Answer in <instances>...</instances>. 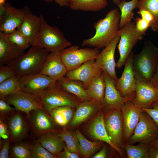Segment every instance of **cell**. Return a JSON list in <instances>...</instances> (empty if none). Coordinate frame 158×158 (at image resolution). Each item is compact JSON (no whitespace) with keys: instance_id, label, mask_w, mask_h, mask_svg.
Returning a JSON list of instances; mask_svg holds the SVG:
<instances>
[{"instance_id":"cell-1","label":"cell","mask_w":158,"mask_h":158,"mask_svg":"<svg viewBox=\"0 0 158 158\" xmlns=\"http://www.w3.org/2000/svg\"><path fill=\"white\" fill-rule=\"evenodd\" d=\"M120 17V13L117 8L110 11L105 17L95 23V35L91 38L84 40L82 46L99 49L104 48L117 36Z\"/></svg>"},{"instance_id":"cell-2","label":"cell","mask_w":158,"mask_h":158,"mask_svg":"<svg viewBox=\"0 0 158 158\" xmlns=\"http://www.w3.org/2000/svg\"><path fill=\"white\" fill-rule=\"evenodd\" d=\"M158 65V47L147 41L139 54L134 55L133 68L136 79L150 82Z\"/></svg>"},{"instance_id":"cell-3","label":"cell","mask_w":158,"mask_h":158,"mask_svg":"<svg viewBox=\"0 0 158 158\" xmlns=\"http://www.w3.org/2000/svg\"><path fill=\"white\" fill-rule=\"evenodd\" d=\"M40 16L41 19L40 29L33 45L44 48L49 53H59L72 45L71 43L58 28L49 24L42 15Z\"/></svg>"},{"instance_id":"cell-4","label":"cell","mask_w":158,"mask_h":158,"mask_svg":"<svg viewBox=\"0 0 158 158\" xmlns=\"http://www.w3.org/2000/svg\"><path fill=\"white\" fill-rule=\"evenodd\" d=\"M41 107L46 112L61 106H77L81 100L64 90L56 82L35 96Z\"/></svg>"},{"instance_id":"cell-5","label":"cell","mask_w":158,"mask_h":158,"mask_svg":"<svg viewBox=\"0 0 158 158\" xmlns=\"http://www.w3.org/2000/svg\"><path fill=\"white\" fill-rule=\"evenodd\" d=\"M49 53L44 48L32 46L27 53L9 64L13 67L19 76L38 73Z\"/></svg>"},{"instance_id":"cell-6","label":"cell","mask_w":158,"mask_h":158,"mask_svg":"<svg viewBox=\"0 0 158 158\" xmlns=\"http://www.w3.org/2000/svg\"><path fill=\"white\" fill-rule=\"evenodd\" d=\"M117 35L119 36L120 39L117 45L119 57L116 67L120 68L124 65L133 47L139 41L143 39V35L138 32L135 23L132 21L119 29Z\"/></svg>"},{"instance_id":"cell-7","label":"cell","mask_w":158,"mask_h":158,"mask_svg":"<svg viewBox=\"0 0 158 158\" xmlns=\"http://www.w3.org/2000/svg\"><path fill=\"white\" fill-rule=\"evenodd\" d=\"M100 51L97 48L80 49L79 46L74 45L63 49L60 55L68 71L78 68L88 60L95 59Z\"/></svg>"},{"instance_id":"cell-8","label":"cell","mask_w":158,"mask_h":158,"mask_svg":"<svg viewBox=\"0 0 158 158\" xmlns=\"http://www.w3.org/2000/svg\"><path fill=\"white\" fill-rule=\"evenodd\" d=\"M158 138V128L151 117L143 111L139 122L128 143L134 144L137 142L149 145Z\"/></svg>"},{"instance_id":"cell-9","label":"cell","mask_w":158,"mask_h":158,"mask_svg":"<svg viewBox=\"0 0 158 158\" xmlns=\"http://www.w3.org/2000/svg\"><path fill=\"white\" fill-rule=\"evenodd\" d=\"M104 114L106 129L112 142L118 147L124 149L123 121L120 109L107 110Z\"/></svg>"},{"instance_id":"cell-10","label":"cell","mask_w":158,"mask_h":158,"mask_svg":"<svg viewBox=\"0 0 158 158\" xmlns=\"http://www.w3.org/2000/svg\"><path fill=\"white\" fill-rule=\"evenodd\" d=\"M120 39V36L117 35L100 51L95 59L96 66L109 75L115 83L118 78L115 71V53Z\"/></svg>"},{"instance_id":"cell-11","label":"cell","mask_w":158,"mask_h":158,"mask_svg":"<svg viewBox=\"0 0 158 158\" xmlns=\"http://www.w3.org/2000/svg\"><path fill=\"white\" fill-rule=\"evenodd\" d=\"M56 82L40 73L30 74L20 76L19 87L21 90L36 96Z\"/></svg>"},{"instance_id":"cell-12","label":"cell","mask_w":158,"mask_h":158,"mask_svg":"<svg viewBox=\"0 0 158 158\" xmlns=\"http://www.w3.org/2000/svg\"><path fill=\"white\" fill-rule=\"evenodd\" d=\"M132 51L124 64L121 77L115 83V87L123 97H130L134 99L135 95L136 79L133 68L134 56Z\"/></svg>"},{"instance_id":"cell-13","label":"cell","mask_w":158,"mask_h":158,"mask_svg":"<svg viewBox=\"0 0 158 158\" xmlns=\"http://www.w3.org/2000/svg\"><path fill=\"white\" fill-rule=\"evenodd\" d=\"M4 5L6 11L4 17L0 21V31L8 34L17 29L27 15L31 11L27 6L18 9L9 3L5 2Z\"/></svg>"},{"instance_id":"cell-14","label":"cell","mask_w":158,"mask_h":158,"mask_svg":"<svg viewBox=\"0 0 158 158\" xmlns=\"http://www.w3.org/2000/svg\"><path fill=\"white\" fill-rule=\"evenodd\" d=\"M120 109L123 121L124 142L126 143L133 135L143 110L132 100L124 103Z\"/></svg>"},{"instance_id":"cell-15","label":"cell","mask_w":158,"mask_h":158,"mask_svg":"<svg viewBox=\"0 0 158 158\" xmlns=\"http://www.w3.org/2000/svg\"><path fill=\"white\" fill-rule=\"evenodd\" d=\"M4 99L9 104L13 105L16 110L25 113L28 116L32 111L41 108L35 95L21 90Z\"/></svg>"},{"instance_id":"cell-16","label":"cell","mask_w":158,"mask_h":158,"mask_svg":"<svg viewBox=\"0 0 158 158\" xmlns=\"http://www.w3.org/2000/svg\"><path fill=\"white\" fill-rule=\"evenodd\" d=\"M136 79L135 95L132 100L141 108L150 107L152 104L158 99V88L150 81Z\"/></svg>"},{"instance_id":"cell-17","label":"cell","mask_w":158,"mask_h":158,"mask_svg":"<svg viewBox=\"0 0 158 158\" xmlns=\"http://www.w3.org/2000/svg\"><path fill=\"white\" fill-rule=\"evenodd\" d=\"M104 74L105 88L102 105L103 108L107 110L120 109L124 103L134 99L130 97H123L116 88L113 80L109 75Z\"/></svg>"},{"instance_id":"cell-18","label":"cell","mask_w":158,"mask_h":158,"mask_svg":"<svg viewBox=\"0 0 158 158\" xmlns=\"http://www.w3.org/2000/svg\"><path fill=\"white\" fill-rule=\"evenodd\" d=\"M67 71L60 53L50 52L47 56L39 73L56 81L65 76Z\"/></svg>"},{"instance_id":"cell-19","label":"cell","mask_w":158,"mask_h":158,"mask_svg":"<svg viewBox=\"0 0 158 158\" xmlns=\"http://www.w3.org/2000/svg\"><path fill=\"white\" fill-rule=\"evenodd\" d=\"M95 59L88 60L78 68L68 71L65 76L82 82L86 89L93 79L102 72L96 66Z\"/></svg>"},{"instance_id":"cell-20","label":"cell","mask_w":158,"mask_h":158,"mask_svg":"<svg viewBox=\"0 0 158 158\" xmlns=\"http://www.w3.org/2000/svg\"><path fill=\"white\" fill-rule=\"evenodd\" d=\"M88 131L90 136L93 139L106 142L116 150L121 156H126L123 149L116 146L111 140L105 126L103 112L99 113L91 122Z\"/></svg>"},{"instance_id":"cell-21","label":"cell","mask_w":158,"mask_h":158,"mask_svg":"<svg viewBox=\"0 0 158 158\" xmlns=\"http://www.w3.org/2000/svg\"><path fill=\"white\" fill-rule=\"evenodd\" d=\"M24 51L0 31V66L10 64L24 54Z\"/></svg>"},{"instance_id":"cell-22","label":"cell","mask_w":158,"mask_h":158,"mask_svg":"<svg viewBox=\"0 0 158 158\" xmlns=\"http://www.w3.org/2000/svg\"><path fill=\"white\" fill-rule=\"evenodd\" d=\"M41 24L40 16H37L31 11L27 15L23 22L17 29L26 38L32 46L38 35Z\"/></svg>"},{"instance_id":"cell-23","label":"cell","mask_w":158,"mask_h":158,"mask_svg":"<svg viewBox=\"0 0 158 158\" xmlns=\"http://www.w3.org/2000/svg\"><path fill=\"white\" fill-rule=\"evenodd\" d=\"M31 121L32 127L39 134L51 132L54 130L52 118L41 108L32 111Z\"/></svg>"},{"instance_id":"cell-24","label":"cell","mask_w":158,"mask_h":158,"mask_svg":"<svg viewBox=\"0 0 158 158\" xmlns=\"http://www.w3.org/2000/svg\"><path fill=\"white\" fill-rule=\"evenodd\" d=\"M8 126L11 140L18 142L26 136L28 131L27 125L21 114L17 113L12 115L8 121Z\"/></svg>"},{"instance_id":"cell-25","label":"cell","mask_w":158,"mask_h":158,"mask_svg":"<svg viewBox=\"0 0 158 158\" xmlns=\"http://www.w3.org/2000/svg\"><path fill=\"white\" fill-rule=\"evenodd\" d=\"M65 91L82 101L91 99L88 95L83 83L64 76L56 81Z\"/></svg>"},{"instance_id":"cell-26","label":"cell","mask_w":158,"mask_h":158,"mask_svg":"<svg viewBox=\"0 0 158 158\" xmlns=\"http://www.w3.org/2000/svg\"><path fill=\"white\" fill-rule=\"evenodd\" d=\"M102 108V105L92 99L81 102L77 106L71 125L78 124L85 120L95 109Z\"/></svg>"},{"instance_id":"cell-27","label":"cell","mask_w":158,"mask_h":158,"mask_svg":"<svg viewBox=\"0 0 158 158\" xmlns=\"http://www.w3.org/2000/svg\"><path fill=\"white\" fill-rule=\"evenodd\" d=\"M105 88L104 74L102 72L93 79L86 88V90L91 99L102 105Z\"/></svg>"},{"instance_id":"cell-28","label":"cell","mask_w":158,"mask_h":158,"mask_svg":"<svg viewBox=\"0 0 158 158\" xmlns=\"http://www.w3.org/2000/svg\"><path fill=\"white\" fill-rule=\"evenodd\" d=\"M37 141L49 152L56 155L61 152L64 147L63 141L60 137L51 132L40 134Z\"/></svg>"},{"instance_id":"cell-29","label":"cell","mask_w":158,"mask_h":158,"mask_svg":"<svg viewBox=\"0 0 158 158\" xmlns=\"http://www.w3.org/2000/svg\"><path fill=\"white\" fill-rule=\"evenodd\" d=\"M107 4V0H71L69 6L72 10L94 12L104 9Z\"/></svg>"},{"instance_id":"cell-30","label":"cell","mask_w":158,"mask_h":158,"mask_svg":"<svg viewBox=\"0 0 158 158\" xmlns=\"http://www.w3.org/2000/svg\"><path fill=\"white\" fill-rule=\"evenodd\" d=\"M72 108L68 106L59 107L53 109L49 113L56 124L64 127L71 120L73 114Z\"/></svg>"},{"instance_id":"cell-31","label":"cell","mask_w":158,"mask_h":158,"mask_svg":"<svg viewBox=\"0 0 158 158\" xmlns=\"http://www.w3.org/2000/svg\"><path fill=\"white\" fill-rule=\"evenodd\" d=\"M138 0L127 1L126 0H122L117 5L121 12L119 29L123 28L131 21L134 17L133 10L136 8Z\"/></svg>"},{"instance_id":"cell-32","label":"cell","mask_w":158,"mask_h":158,"mask_svg":"<svg viewBox=\"0 0 158 158\" xmlns=\"http://www.w3.org/2000/svg\"><path fill=\"white\" fill-rule=\"evenodd\" d=\"M79 142V153L84 158H89L102 146L100 142L92 141L87 140L77 130L75 133Z\"/></svg>"},{"instance_id":"cell-33","label":"cell","mask_w":158,"mask_h":158,"mask_svg":"<svg viewBox=\"0 0 158 158\" xmlns=\"http://www.w3.org/2000/svg\"><path fill=\"white\" fill-rule=\"evenodd\" d=\"M149 145L139 143L134 145L125 143L123 148L128 158H149Z\"/></svg>"},{"instance_id":"cell-34","label":"cell","mask_w":158,"mask_h":158,"mask_svg":"<svg viewBox=\"0 0 158 158\" xmlns=\"http://www.w3.org/2000/svg\"><path fill=\"white\" fill-rule=\"evenodd\" d=\"M20 76L16 75L0 83V98L4 99L19 90Z\"/></svg>"},{"instance_id":"cell-35","label":"cell","mask_w":158,"mask_h":158,"mask_svg":"<svg viewBox=\"0 0 158 158\" xmlns=\"http://www.w3.org/2000/svg\"><path fill=\"white\" fill-rule=\"evenodd\" d=\"M58 135L65 142V147L68 150L79 154V142L75 134L64 130Z\"/></svg>"},{"instance_id":"cell-36","label":"cell","mask_w":158,"mask_h":158,"mask_svg":"<svg viewBox=\"0 0 158 158\" xmlns=\"http://www.w3.org/2000/svg\"><path fill=\"white\" fill-rule=\"evenodd\" d=\"M136 8L139 10H145L150 12L158 24V0H139Z\"/></svg>"},{"instance_id":"cell-37","label":"cell","mask_w":158,"mask_h":158,"mask_svg":"<svg viewBox=\"0 0 158 158\" xmlns=\"http://www.w3.org/2000/svg\"><path fill=\"white\" fill-rule=\"evenodd\" d=\"M6 35L10 41L24 51L31 46L26 38L17 29Z\"/></svg>"},{"instance_id":"cell-38","label":"cell","mask_w":158,"mask_h":158,"mask_svg":"<svg viewBox=\"0 0 158 158\" xmlns=\"http://www.w3.org/2000/svg\"><path fill=\"white\" fill-rule=\"evenodd\" d=\"M32 158H56L57 156L49 152L38 142L30 145Z\"/></svg>"},{"instance_id":"cell-39","label":"cell","mask_w":158,"mask_h":158,"mask_svg":"<svg viewBox=\"0 0 158 158\" xmlns=\"http://www.w3.org/2000/svg\"><path fill=\"white\" fill-rule=\"evenodd\" d=\"M11 154L15 158H32L30 145L25 143H18L13 146Z\"/></svg>"},{"instance_id":"cell-40","label":"cell","mask_w":158,"mask_h":158,"mask_svg":"<svg viewBox=\"0 0 158 158\" xmlns=\"http://www.w3.org/2000/svg\"><path fill=\"white\" fill-rule=\"evenodd\" d=\"M16 75V72L11 65L8 64L0 66V83Z\"/></svg>"},{"instance_id":"cell-41","label":"cell","mask_w":158,"mask_h":158,"mask_svg":"<svg viewBox=\"0 0 158 158\" xmlns=\"http://www.w3.org/2000/svg\"><path fill=\"white\" fill-rule=\"evenodd\" d=\"M138 13L141 18L148 22L150 24V28L154 32H157L158 30V24L155 20L153 15L149 11L144 9H139Z\"/></svg>"},{"instance_id":"cell-42","label":"cell","mask_w":158,"mask_h":158,"mask_svg":"<svg viewBox=\"0 0 158 158\" xmlns=\"http://www.w3.org/2000/svg\"><path fill=\"white\" fill-rule=\"evenodd\" d=\"M153 120L158 128V101L154 102L150 108H141Z\"/></svg>"},{"instance_id":"cell-43","label":"cell","mask_w":158,"mask_h":158,"mask_svg":"<svg viewBox=\"0 0 158 158\" xmlns=\"http://www.w3.org/2000/svg\"><path fill=\"white\" fill-rule=\"evenodd\" d=\"M135 24L137 30L143 35L145 34V32L148 28L150 27V23L141 18H137Z\"/></svg>"},{"instance_id":"cell-44","label":"cell","mask_w":158,"mask_h":158,"mask_svg":"<svg viewBox=\"0 0 158 158\" xmlns=\"http://www.w3.org/2000/svg\"><path fill=\"white\" fill-rule=\"evenodd\" d=\"M10 133L8 125L0 118V139L6 140L9 138Z\"/></svg>"},{"instance_id":"cell-45","label":"cell","mask_w":158,"mask_h":158,"mask_svg":"<svg viewBox=\"0 0 158 158\" xmlns=\"http://www.w3.org/2000/svg\"><path fill=\"white\" fill-rule=\"evenodd\" d=\"M16 110L15 108L11 107L5 100L2 98L0 99V112L3 114Z\"/></svg>"},{"instance_id":"cell-46","label":"cell","mask_w":158,"mask_h":158,"mask_svg":"<svg viewBox=\"0 0 158 158\" xmlns=\"http://www.w3.org/2000/svg\"><path fill=\"white\" fill-rule=\"evenodd\" d=\"M64 150L56 155L57 157L60 158H78L79 156L77 153L72 152L68 150L64 146Z\"/></svg>"},{"instance_id":"cell-47","label":"cell","mask_w":158,"mask_h":158,"mask_svg":"<svg viewBox=\"0 0 158 158\" xmlns=\"http://www.w3.org/2000/svg\"><path fill=\"white\" fill-rule=\"evenodd\" d=\"M11 139L6 140L0 152V158H7L8 156Z\"/></svg>"},{"instance_id":"cell-48","label":"cell","mask_w":158,"mask_h":158,"mask_svg":"<svg viewBox=\"0 0 158 158\" xmlns=\"http://www.w3.org/2000/svg\"><path fill=\"white\" fill-rule=\"evenodd\" d=\"M149 158H158V147H150Z\"/></svg>"},{"instance_id":"cell-49","label":"cell","mask_w":158,"mask_h":158,"mask_svg":"<svg viewBox=\"0 0 158 158\" xmlns=\"http://www.w3.org/2000/svg\"><path fill=\"white\" fill-rule=\"evenodd\" d=\"M106 149L105 147H103L101 150L96 153L93 158H105L106 157Z\"/></svg>"},{"instance_id":"cell-50","label":"cell","mask_w":158,"mask_h":158,"mask_svg":"<svg viewBox=\"0 0 158 158\" xmlns=\"http://www.w3.org/2000/svg\"><path fill=\"white\" fill-rule=\"evenodd\" d=\"M150 81L154 86L158 88V65L153 76Z\"/></svg>"},{"instance_id":"cell-51","label":"cell","mask_w":158,"mask_h":158,"mask_svg":"<svg viewBox=\"0 0 158 158\" xmlns=\"http://www.w3.org/2000/svg\"><path fill=\"white\" fill-rule=\"evenodd\" d=\"M60 6H69L71 0H54Z\"/></svg>"},{"instance_id":"cell-52","label":"cell","mask_w":158,"mask_h":158,"mask_svg":"<svg viewBox=\"0 0 158 158\" xmlns=\"http://www.w3.org/2000/svg\"><path fill=\"white\" fill-rule=\"evenodd\" d=\"M5 11L6 8L4 5H0V21L4 17Z\"/></svg>"},{"instance_id":"cell-53","label":"cell","mask_w":158,"mask_h":158,"mask_svg":"<svg viewBox=\"0 0 158 158\" xmlns=\"http://www.w3.org/2000/svg\"><path fill=\"white\" fill-rule=\"evenodd\" d=\"M149 146L150 147H158V138L152 142Z\"/></svg>"},{"instance_id":"cell-54","label":"cell","mask_w":158,"mask_h":158,"mask_svg":"<svg viewBox=\"0 0 158 158\" xmlns=\"http://www.w3.org/2000/svg\"><path fill=\"white\" fill-rule=\"evenodd\" d=\"M114 3L116 4L117 5L120 2V0H112Z\"/></svg>"},{"instance_id":"cell-55","label":"cell","mask_w":158,"mask_h":158,"mask_svg":"<svg viewBox=\"0 0 158 158\" xmlns=\"http://www.w3.org/2000/svg\"><path fill=\"white\" fill-rule=\"evenodd\" d=\"M6 0H0V5L4 4Z\"/></svg>"},{"instance_id":"cell-56","label":"cell","mask_w":158,"mask_h":158,"mask_svg":"<svg viewBox=\"0 0 158 158\" xmlns=\"http://www.w3.org/2000/svg\"><path fill=\"white\" fill-rule=\"evenodd\" d=\"M43 0L47 3L51 2L54 1V0Z\"/></svg>"},{"instance_id":"cell-57","label":"cell","mask_w":158,"mask_h":158,"mask_svg":"<svg viewBox=\"0 0 158 158\" xmlns=\"http://www.w3.org/2000/svg\"><path fill=\"white\" fill-rule=\"evenodd\" d=\"M157 101H158V99H157Z\"/></svg>"}]
</instances>
